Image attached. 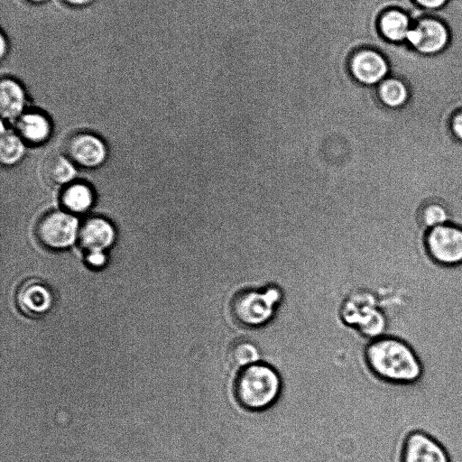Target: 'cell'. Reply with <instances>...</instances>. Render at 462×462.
Masks as SVG:
<instances>
[{"instance_id": "8", "label": "cell", "mask_w": 462, "mask_h": 462, "mask_svg": "<svg viewBox=\"0 0 462 462\" xmlns=\"http://www.w3.org/2000/svg\"><path fill=\"white\" fill-rule=\"evenodd\" d=\"M14 300L16 308L23 315L35 319L44 317L52 310L55 297L47 283L31 278L19 285Z\"/></svg>"}, {"instance_id": "10", "label": "cell", "mask_w": 462, "mask_h": 462, "mask_svg": "<svg viewBox=\"0 0 462 462\" xmlns=\"http://www.w3.org/2000/svg\"><path fill=\"white\" fill-rule=\"evenodd\" d=\"M449 34L446 25L438 19L427 17L418 21L410 29L406 41L422 54H435L448 43Z\"/></svg>"}, {"instance_id": "15", "label": "cell", "mask_w": 462, "mask_h": 462, "mask_svg": "<svg viewBox=\"0 0 462 462\" xmlns=\"http://www.w3.org/2000/svg\"><path fill=\"white\" fill-rule=\"evenodd\" d=\"M377 27L381 35L391 42L406 41L411 28L408 15L398 9H389L382 13Z\"/></svg>"}, {"instance_id": "5", "label": "cell", "mask_w": 462, "mask_h": 462, "mask_svg": "<svg viewBox=\"0 0 462 462\" xmlns=\"http://www.w3.org/2000/svg\"><path fill=\"white\" fill-rule=\"evenodd\" d=\"M79 227L78 219L72 214L67 211H52L39 220L36 236L48 248L65 249L79 237Z\"/></svg>"}, {"instance_id": "27", "label": "cell", "mask_w": 462, "mask_h": 462, "mask_svg": "<svg viewBox=\"0 0 462 462\" xmlns=\"http://www.w3.org/2000/svg\"><path fill=\"white\" fill-rule=\"evenodd\" d=\"M24 1H26L27 3L32 4V5H40V4L47 2L48 0H24Z\"/></svg>"}, {"instance_id": "23", "label": "cell", "mask_w": 462, "mask_h": 462, "mask_svg": "<svg viewBox=\"0 0 462 462\" xmlns=\"http://www.w3.org/2000/svg\"><path fill=\"white\" fill-rule=\"evenodd\" d=\"M450 127L455 137L462 142V110L454 115Z\"/></svg>"}, {"instance_id": "7", "label": "cell", "mask_w": 462, "mask_h": 462, "mask_svg": "<svg viewBox=\"0 0 462 462\" xmlns=\"http://www.w3.org/2000/svg\"><path fill=\"white\" fill-rule=\"evenodd\" d=\"M399 462H452L445 446L430 433L414 430L404 438Z\"/></svg>"}, {"instance_id": "2", "label": "cell", "mask_w": 462, "mask_h": 462, "mask_svg": "<svg viewBox=\"0 0 462 462\" xmlns=\"http://www.w3.org/2000/svg\"><path fill=\"white\" fill-rule=\"evenodd\" d=\"M282 380L268 364L257 362L239 369L234 381V396L238 404L251 411H263L279 398Z\"/></svg>"}, {"instance_id": "16", "label": "cell", "mask_w": 462, "mask_h": 462, "mask_svg": "<svg viewBox=\"0 0 462 462\" xmlns=\"http://www.w3.org/2000/svg\"><path fill=\"white\" fill-rule=\"evenodd\" d=\"M375 90L381 104L389 109H400L410 99L408 85L395 77H387L377 86Z\"/></svg>"}, {"instance_id": "12", "label": "cell", "mask_w": 462, "mask_h": 462, "mask_svg": "<svg viewBox=\"0 0 462 462\" xmlns=\"http://www.w3.org/2000/svg\"><path fill=\"white\" fill-rule=\"evenodd\" d=\"M78 238L88 252H104L115 242L116 231L109 221L95 217L87 219L80 226Z\"/></svg>"}, {"instance_id": "3", "label": "cell", "mask_w": 462, "mask_h": 462, "mask_svg": "<svg viewBox=\"0 0 462 462\" xmlns=\"http://www.w3.org/2000/svg\"><path fill=\"white\" fill-rule=\"evenodd\" d=\"M340 316L346 324L371 340L387 334L388 319L377 297L370 291L352 292L342 303Z\"/></svg>"}, {"instance_id": "19", "label": "cell", "mask_w": 462, "mask_h": 462, "mask_svg": "<svg viewBox=\"0 0 462 462\" xmlns=\"http://www.w3.org/2000/svg\"><path fill=\"white\" fill-rule=\"evenodd\" d=\"M227 356L233 366L242 369L259 362L260 350L251 340L238 339L230 345Z\"/></svg>"}, {"instance_id": "18", "label": "cell", "mask_w": 462, "mask_h": 462, "mask_svg": "<svg viewBox=\"0 0 462 462\" xmlns=\"http://www.w3.org/2000/svg\"><path fill=\"white\" fill-rule=\"evenodd\" d=\"M76 175L73 162L62 155H51L43 164V176L52 185H64L70 182Z\"/></svg>"}, {"instance_id": "21", "label": "cell", "mask_w": 462, "mask_h": 462, "mask_svg": "<svg viewBox=\"0 0 462 462\" xmlns=\"http://www.w3.org/2000/svg\"><path fill=\"white\" fill-rule=\"evenodd\" d=\"M421 223L428 230L449 223L450 215L448 209L439 203L426 205L420 215Z\"/></svg>"}, {"instance_id": "22", "label": "cell", "mask_w": 462, "mask_h": 462, "mask_svg": "<svg viewBox=\"0 0 462 462\" xmlns=\"http://www.w3.org/2000/svg\"><path fill=\"white\" fill-rule=\"evenodd\" d=\"M87 263L93 268H100L106 263V256L103 251L88 252Z\"/></svg>"}, {"instance_id": "13", "label": "cell", "mask_w": 462, "mask_h": 462, "mask_svg": "<svg viewBox=\"0 0 462 462\" xmlns=\"http://www.w3.org/2000/svg\"><path fill=\"white\" fill-rule=\"evenodd\" d=\"M26 91L23 85L11 76L2 77L0 82V110L4 119L18 118L26 105Z\"/></svg>"}, {"instance_id": "17", "label": "cell", "mask_w": 462, "mask_h": 462, "mask_svg": "<svg viewBox=\"0 0 462 462\" xmlns=\"http://www.w3.org/2000/svg\"><path fill=\"white\" fill-rule=\"evenodd\" d=\"M61 204L70 214L84 213L94 202V193L91 188L83 182L69 184L61 193Z\"/></svg>"}, {"instance_id": "28", "label": "cell", "mask_w": 462, "mask_h": 462, "mask_svg": "<svg viewBox=\"0 0 462 462\" xmlns=\"http://www.w3.org/2000/svg\"><path fill=\"white\" fill-rule=\"evenodd\" d=\"M383 217H384V211H383ZM384 227H385V223H384ZM385 238H386V233H385ZM386 249H387V244H386ZM387 273H388V254H387ZM386 279H387V274H386ZM385 279V281H386Z\"/></svg>"}, {"instance_id": "14", "label": "cell", "mask_w": 462, "mask_h": 462, "mask_svg": "<svg viewBox=\"0 0 462 462\" xmlns=\"http://www.w3.org/2000/svg\"><path fill=\"white\" fill-rule=\"evenodd\" d=\"M17 134L32 144L44 143L51 135V125L48 117L39 111L23 112L16 122Z\"/></svg>"}, {"instance_id": "20", "label": "cell", "mask_w": 462, "mask_h": 462, "mask_svg": "<svg viewBox=\"0 0 462 462\" xmlns=\"http://www.w3.org/2000/svg\"><path fill=\"white\" fill-rule=\"evenodd\" d=\"M23 140L16 133L5 131L2 127L0 139V160L5 165H13L18 162L24 154Z\"/></svg>"}, {"instance_id": "9", "label": "cell", "mask_w": 462, "mask_h": 462, "mask_svg": "<svg viewBox=\"0 0 462 462\" xmlns=\"http://www.w3.org/2000/svg\"><path fill=\"white\" fill-rule=\"evenodd\" d=\"M349 70L357 83L373 87L378 86L387 78L389 64L380 51L365 47L352 54L349 60Z\"/></svg>"}, {"instance_id": "11", "label": "cell", "mask_w": 462, "mask_h": 462, "mask_svg": "<svg viewBox=\"0 0 462 462\" xmlns=\"http://www.w3.org/2000/svg\"><path fill=\"white\" fill-rule=\"evenodd\" d=\"M65 152L72 162L85 168L97 167L106 157V148L102 140L88 133L70 136L66 143Z\"/></svg>"}, {"instance_id": "24", "label": "cell", "mask_w": 462, "mask_h": 462, "mask_svg": "<svg viewBox=\"0 0 462 462\" xmlns=\"http://www.w3.org/2000/svg\"><path fill=\"white\" fill-rule=\"evenodd\" d=\"M416 4H418L420 7L426 9H439L442 7L448 0H413Z\"/></svg>"}, {"instance_id": "25", "label": "cell", "mask_w": 462, "mask_h": 462, "mask_svg": "<svg viewBox=\"0 0 462 462\" xmlns=\"http://www.w3.org/2000/svg\"><path fill=\"white\" fill-rule=\"evenodd\" d=\"M63 4L73 8H83L91 5L95 0H60Z\"/></svg>"}, {"instance_id": "6", "label": "cell", "mask_w": 462, "mask_h": 462, "mask_svg": "<svg viewBox=\"0 0 462 462\" xmlns=\"http://www.w3.org/2000/svg\"><path fill=\"white\" fill-rule=\"evenodd\" d=\"M426 245L432 259L443 265L462 263V228L446 224L428 231Z\"/></svg>"}, {"instance_id": "1", "label": "cell", "mask_w": 462, "mask_h": 462, "mask_svg": "<svg viewBox=\"0 0 462 462\" xmlns=\"http://www.w3.org/2000/svg\"><path fill=\"white\" fill-rule=\"evenodd\" d=\"M365 359L371 373L390 384H412L423 374L422 362L413 346L393 335L386 334L370 340Z\"/></svg>"}, {"instance_id": "4", "label": "cell", "mask_w": 462, "mask_h": 462, "mask_svg": "<svg viewBox=\"0 0 462 462\" xmlns=\"http://www.w3.org/2000/svg\"><path fill=\"white\" fill-rule=\"evenodd\" d=\"M281 298L282 293L276 287L240 291L231 300V315L245 328L264 326L274 316Z\"/></svg>"}, {"instance_id": "26", "label": "cell", "mask_w": 462, "mask_h": 462, "mask_svg": "<svg viewBox=\"0 0 462 462\" xmlns=\"http://www.w3.org/2000/svg\"><path fill=\"white\" fill-rule=\"evenodd\" d=\"M1 57L4 58L5 55L8 52L9 46L6 36L4 34V32L1 33Z\"/></svg>"}]
</instances>
